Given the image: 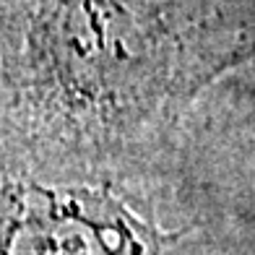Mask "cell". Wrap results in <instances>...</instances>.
<instances>
[{
    "mask_svg": "<svg viewBox=\"0 0 255 255\" xmlns=\"http://www.w3.org/2000/svg\"><path fill=\"white\" fill-rule=\"evenodd\" d=\"M177 237L110 190L0 182V255H164Z\"/></svg>",
    "mask_w": 255,
    "mask_h": 255,
    "instance_id": "1",
    "label": "cell"
}]
</instances>
